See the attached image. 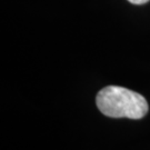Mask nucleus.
Here are the masks:
<instances>
[{
	"label": "nucleus",
	"instance_id": "nucleus-1",
	"mask_svg": "<svg viewBox=\"0 0 150 150\" xmlns=\"http://www.w3.org/2000/svg\"><path fill=\"white\" fill-rule=\"evenodd\" d=\"M96 105L102 115L110 118L141 119L149 110L142 95L119 86L102 88L97 93Z\"/></svg>",
	"mask_w": 150,
	"mask_h": 150
},
{
	"label": "nucleus",
	"instance_id": "nucleus-2",
	"mask_svg": "<svg viewBox=\"0 0 150 150\" xmlns=\"http://www.w3.org/2000/svg\"><path fill=\"white\" fill-rule=\"evenodd\" d=\"M128 1L134 5H144V4H147L149 0H128Z\"/></svg>",
	"mask_w": 150,
	"mask_h": 150
}]
</instances>
